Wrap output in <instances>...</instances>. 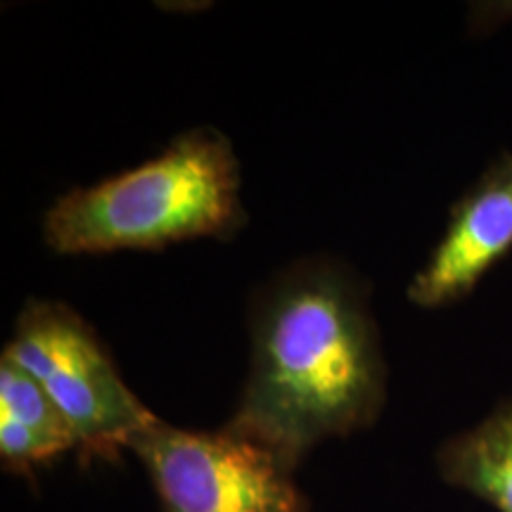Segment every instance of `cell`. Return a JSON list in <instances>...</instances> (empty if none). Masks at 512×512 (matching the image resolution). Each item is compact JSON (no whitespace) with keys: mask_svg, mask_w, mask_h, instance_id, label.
Segmentation results:
<instances>
[{"mask_svg":"<svg viewBox=\"0 0 512 512\" xmlns=\"http://www.w3.org/2000/svg\"><path fill=\"white\" fill-rule=\"evenodd\" d=\"M233 432L297 470L320 441L368 430L387 401V363L368 285L342 261L306 256L261 287Z\"/></svg>","mask_w":512,"mask_h":512,"instance_id":"obj_1","label":"cell"},{"mask_svg":"<svg viewBox=\"0 0 512 512\" xmlns=\"http://www.w3.org/2000/svg\"><path fill=\"white\" fill-rule=\"evenodd\" d=\"M240 188L230 140L219 128L197 126L155 159L62 195L48 209L43 238L62 256L226 240L247 223Z\"/></svg>","mask_w":512,"mask_h":512,"instance_id":"obj_2","label":"cell"},{"mask_svg":"<svg viewBox=\"0 0 512 512\" xmlns=\"http://www.w3.org/2000/svg\"><path fill=\"white\" fill-rule=\"evenodd\" d=\"M3 354L27 370L69 420L79 439L81 463L119 460L131 439L157 420L72 306L29 299Z\"/></svg>","mask_w":512,"mask_h":512,"instance_id":"obj_3","label":"cell"},{"mask_svg":"<svg viewBox=\"0 0 512 512\" xmlns=\"http://www.w3.org/2000/svg\"><path fill=\"white\" fill-rule=\"evenodd\" d=\"M150 475L164 512H309L311 503L283 460L223 425L216 432L162 418L128 444Z\"/></svg>","mask_w":512,"mask_h":512,"instance_id":"obj_4","label":"cell"},{"mask_svg":"<svg viewBox=\"0 0 512 512\" xmlns=\"http://www.w3.org/2000/svg\"><path fill=\"white\" fill-rule=\"evenodd\" d=\"M512 247V155L489 166L453 207L430 259L408 285V302L439 309L475 290Z\"/></svg>","mask_w":512,"mask_h":512,"instance_id":"obj_5","label":"cell"},{"mask_svg":"<svg viewBox=\"0 0 512 512\" xmlns=\"http://www.w3.org/2000/svg\"><path fill=\"white\" fill-rule=\"evenodd\" d=\"M79 453V439L55 401L10 356H0V463L31 475L64 453Z\"/></svg>","mask_w":512,"mask_h":512,"instance_id":"obj_6","label":"cell"},{"mask_svg":"<svg viewBox=\"0 0 512 512\" xmlns=\"http://www.w3.org/2000/svg\"><path fill=\"white\" fill-rule=\"evenodd\" d=\"M446 484L512 512V399L472 430L448 439L437 453Z\"/></svg>","mask_w":512,"mask_h":512,"instance_id":"obj_7","label":"cell"}]
</instances>
